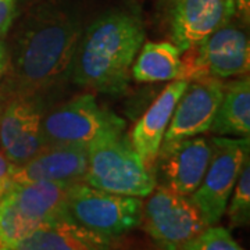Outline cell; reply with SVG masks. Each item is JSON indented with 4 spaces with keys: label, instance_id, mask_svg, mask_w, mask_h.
<instances>
[{
    "label": "cell",
    "instance_id": "obj_6",
    "mask_svg": "<svg viewBox=\"0 0 250 250\" xmlns=\"http://www.w3.org/2000/svg\"><path fill=\"white\" fill-rule=\"evenodd\" d=\"M142 205V224L159 250H179L208 228L189 196L157 187Z\"/></svg>",
    "mask_w": 250,
    "mask_h": 250
},
{
    "label": "cell",
    "instance_id": "obj_18",
    "mask_svg": "<svg viewBox=\"0 0 250 250\" xmlns=\"http://www.w3.org/2000/svg\"><path fill=\"white\" fill-rule=\"evenodd\" d=\"M231 202L227 203L225 214L228 215L229 228L246 227L250 220V166L245 164L239 178L235 184Z\"/></svg>",
    "mask_w": 250,
    "mask_h": 250
},
{
    "label": "cell",
    "instance_id": "obj_14",
    "mask_svg": "<svg viewBox=\"0 0 250 250\" xmlns=\"http://www.w3.org/2000/svg\"><path fill=\"white\" fill-rule=\"evenodd\" d=\"M16 250H118L116 238L93 232L74 221L67 213L41 225Z\"/></svg>",
    "mask_w": 250,
    "mask_h": 250
},
{
    "label": "cell",
    "instance_id": "obj_3",
    "mask_svg": "<svg viewBox=\"0 0 250 250\" xmlns=\"http://www.w3.org/2000/svg\"><path fill=\"white\" fill-rule=\"evenodd\" d=\"M83 182L92 188L124 196L146 197L156 188V177L124 135L108 136L88 147Z\"/></svg>",
    "mask_w": 250,
    "mask_h": 250
},
{
    "label": "cell",
    "instance_id": "obj_19",
    "mask_svg": "<svg viewBox=\"0 0 250 250\" xmlns=\"http://www.w3.org/2000/svg\"><path fill=\"white\" fill-rule=\"evenodd\" d=\"M179 250H245L223 227H208Z\"/></svg>",
    "mask_w": 250,
    "mask_h": 250
},
{
    "label": "cell",
    "instance_id": "obj_17",
    "mask_svg": "<svg viewBox=\"0 0 250 250\" xmlns=\"http://www.w3.org/2000/svg\"><path fill=\"white\" fill-rule=\"evenodd\" d=\"M42 116L35 96L17 95L10 100L0 116V152H4L34 126L41 125Z\"/></svg>",
    "mask_w": 250,
    "mask_h": 250
},
{
    "label": "cell",
    "instance_id": "obj_4",
    "mask_svg": "<svg viewBox=\"0 0 250 250\" xmlns=\"http://www.w3.org/2000/svg\"><path fill=\"white\" fill-rule=\"evenodd\" d=\"M41 126L46 145L89 147L96 141L123 134L125 121L85 93L42 116Z\"/></svg>",
    "mask_w": 250,
    "mask_h": 250
},
{
    "label": "cell",
    "instance_id": "obj_9",
    "mask_svg": "<svg viewBox=\"0 0 250 250\" xmlns=\"http://www.w3.org/2000/svg\"><path fill=\"white\" fill-rule=\"evenodd\" d=\"M211 153V139L202 136L160 147L154 163L157 187L182 196H190L205 177Z\"/></svg>",
    "mask_w": 250,
    "mask_h": 250
},
{
    "label": "cell",
    "instance_id": "obj_8",
    "mask_svg": "<svg viewBox=\"0 0 250 250\" xmlns=\"http://www.w3.org/2000/svg\"><path fill=\"white\" fill-rule=\"evenodd\" d=\"M184 80H224L248 74L250 45L248 34L232 21L184 52Z\"/></svg>",
    "mask_w": 250,
    "mask_h": 250
},
{
    "label": "cell",
    "instance_id": "obj_1",
    "mask_svg": "<svg viewBox=\"0 0 250 250\" xmlns=\"http://www.w3.org/2000/svg\"><path fill=\"white\" fill-rule=\"evenodd\" d=\"M82 32L78 17L56 1L31 10L14 54L17 95L36 98L62 81L71 70Z\"/></svg>",
    "mask_w": 250,
    "mask_h": 250
},
{
    "label": "cell",
    "instance_id": "obj_15",
    "mask_svg": "<svg viewBox=\"0 0 250 250\" xmlns=\"http://www.w3.org/2000/svg\"><path fill=\"white\" fill-rule=\"evenodd\" d=\"M210 131L218 136L249 138L250 81L241 78L224 85V93Z\"/></svg>",
    "mask_w": 250,
    "mask_h": 250
},
{
    "label": "cell",
    "instance_id": "obj_21",
    "mask_svg": "<svg viewBox=\"0 0 250 250\" xmlns=\"http://www.w3.org/2000/svg\"><path fill=\"white\" fill-rule=\"evenodd\" d=\"M14 164H11L6 156L0 152V199L6 195L13 185V172H14Z\"/></svg>",
    "mask_w": 250,
    "mask_h": 250
},
{
    "label": "cell",
    "instance_id": "obj_23",
    "mask_svg": "<svg viewBox=\"0 0 250 250\" xmlns=\"http://www.w3.org/2000/svg\"><path fill=\"white\" fill-rule=\"evenodd\" d=\"M3 107H4V104H3V100L0 98V116H1V111H3Z\"/></svg>",
    "mask_w": 250,
    "mask_h": 250
},
{
    "label": "cell",
    "instance_id": "obj_10",
    "mask_svg": "<svg viewBox=\"0 0 250 250\" xmlns=\"http://www.w3.org/2000/svg\"><path fill=\"white\" fill-rule=\"evenodd\" d=\"M223 93L221 80L200 78L189 81L174 108L161 147L210 131Z\"/></svg>",
    "mask_w": 250,
    "mask_h": 250
},
{
    "label": "cell",
    "instance_id": "obj_24",
    "mask_svg": "<svg viewBox=\"0 0 250 250\" xmlns=\"http://www.w3.org/2000/svg\"><path fill=\"white\" fill-rule=\"evenodd\" d=\"M0 250H16V249H13V248H0Z\"/></svg>",
    "mask_w": 250,
    "mask_h": 250
},
{
    "label": "cell",
    "instance_id": "obj_16",
    "mask_svg": "<svg viewBox=\"0 0 250 250\" xmlns=\"http://www.w3.org/2000/svg\"><path fill=\"white\" fill-rule=\"evenodd\" d=\"M182 52L171 42H146L132 64L131 74L138 82L184 80Z\"/></svg>",
    "mask_w": 250,
    "mask_h": 250
},
{
    "label": "cell",
    "instance_id": "obj_2",
    "mask_svg": "<svg viewBox=\"0 0 250 250\" xmlns=\"http://www.w3.org/2000/svg\"><path fill=\"white\" fill-rule=\"evenodd\" d=\"M143 41L145 28L138 13L108 11L82 32L71 64L72 78L89 89L121 93Z\"/></svg>",
    "mask_w": 250,
    "mask_h": 250
},
{
    "label": "cell",
    "instance_id": "obj_11",
    "mask_svg": "<svg viewBox=\"0 0 250 250\" xmlns=\"http://www.w3.org/2000/svg\"><path fill=\"white\" fill-rule=\"evenodd\" d=\"M243 0H170L172 43L184 53L236 16Z\"/></svg>",
    "mask_w": 250,
    "mask_h": 250
},
{
    "label": "cell",
    "instance_id": "obj_22",
    "mask_svg": "<svg viewBox=\"0 0 250 250\" xmlns=\"http://www.w3.org/2000/svg\"><path fill=\"white\" fill-rule=\"evenodd\" d=\"M6 65H7V52H6L4 43L0 41V77L6 70Z\"/></svg>",
    "mask_w": 250,
    "mask_h": 250
},
{
    "label": "cell",
    "instance_id": "obj_12",
    "mask_svg": "<svg viewBox=\"0 0 250 250\" xmlns=\"http://www.w3.org/2000/svg\"><path fill=\"white\" fill-rule=\"evenodd\" d=\"M88 167V147L45 145L24 164L14 167L13 184L36 181L77 184L83 182Z\"/></svg>",
    "mask_w": 250,
    "mask_h": 250
},
{
    "label": "cell",
    "instance_id": "obj_5",
    "mask_svg": "<svg viewBox=\"0 0 250 250\" xmlns=\"http://www.w3.org/2000/svg\"><path fill=\"white\" fill-rule=\"evenodd\" d=\"M142 205L141 197L116 195L77 182L68 188L65 213L90 231L117 239L141 225Z\"/></svg>",
    "mask_w": 250,
    "mask_h": 250
},
{
    "label": "cell",
    "instance_id": "obj_7",
    "mask_svg": "<svg viewBox=\"0 0 250 250\" xmlns=\"http://www.w3.org/2000/svg\"><path fill=\"white\" fill-rule=\"evenodd\" d=\"M213 153L200 185L190 195L208 227L220 223L245 164L249 161V138L213 136Z\"/></svg>",
    "mask_w": 250,
    "mask_h": 250
},
{
    "label": "cell",
    "instance_id": "obj_20",
    "mask_svg": "<svg viewBox=\"0 0 250 250\" xmlns=\"http://www.w3.org/2000/svg\"><path fill=\"white\" fill-rule=\"evenodd\" d=\"M17 0H0V36L6 35L13 24Z\"/></svg>",
    "mask_w": 250,
    "mask_h": 250
},
{
    "label": "cell",
    "instance_id": "obj_13",
    "mask_svg": "<svg viewBox=\"0 0 250 250\" xmlns=\"http://www.w3.org/2000/svg\"><path fill=\"white\" fill-rule=\"evenodd\" d=\"M188 82L187 80H175L168 83L136 123L129 135L128 141L131 146L139 154L145 166L153 172L164 134L181 95L187 89Z\"/></svg>",
    "mask_w": 250,
    "mask_h": 250
}]
</instances>
